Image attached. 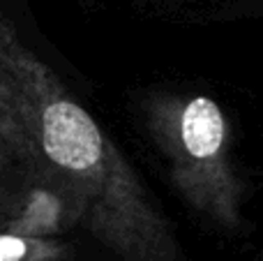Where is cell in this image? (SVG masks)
I'll list each match as a JSON object with an SVG mask.
<instances>
[{
  "label": "cell",
  "instance_id": "6da1fadb",
  "mask_svg": "<svg viewBox=\"0 0 263 261\" xmlns=\"http://www.w3.org/2000/svg\"><path fill=\"white\" fill-rule=\"evenodd\" d=\"M0 143L37 185L74 201L118 261H182L139 174L60 77L0 14Z\"/></svg>",
  "mask_w": 263,
  "mask_h": 261
},
{
  "label": "cell",
  "instance_id": "7a4b0ae2",
  "mask_svg": "<svg viewBox=\"0 0 263 261\" xmlns=\"http://www.w3.org/2000/svg\"><path fill=\"white\" fill-rule=\"evenodd\" d=\"M145 118L187 206L222 229H238L245 183L231 155V127L217 102L205 95H157L148 102Z\"/></svg>",
  "mask_w": 263,
  "mask_h": 261
},
{
  "label": "cell",
  "instance_id": "3957f363",
  "mask_svg": "<svg viewBox=\"0 0 263 261\" xmlns=\"http://www.w3.org/2000/svg\"><path fill=\"white\" fill-rule=\"evenodd\" d=\"M72 248L58 236L0 231V261H69Z\"/></svg>",
  "mask_w": 263,
  "mask_h": 261
},
{
  "label": "cell",
  "instance_id": "277c9868",
  "mask_svg": "<svg viewBox=\"0 0 263 261\" xmlns=\"http://www.w3.org/2000/svg\"><path fill=\"white\" fill-rule=\"evenodd\" d=\"M12 164V157H9V153L3 148V143H0V178L5 176V171H7V166Z\"/></svg>",
  "mask_w": 263,
  "mask_h": 261
}]
</instances>
